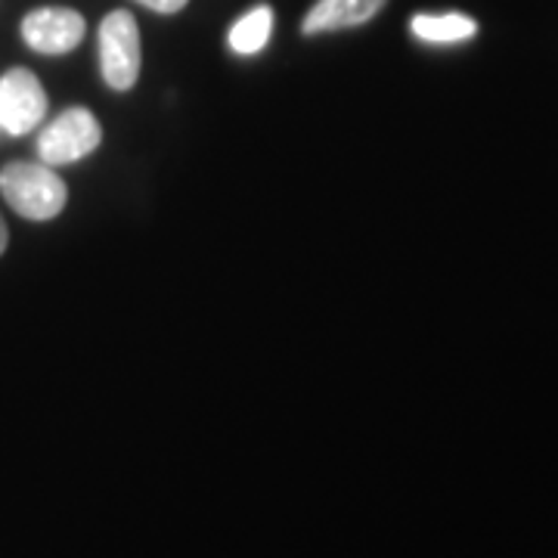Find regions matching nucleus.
Instances as JSON below:
<instances>
[{"mask_svg": "<svg viewBox=\"0 0 558 558\" xmlns=\"http://www.w3.org/2000/svg\"><path fill=\"white\" fill-rule=\"evenodd\" d=\"M7 242H10V233H7V223L0 218V255L7 252Z\"/></svg>", "mask_w": 558, "mask_h": 558, "instance_id": "9d476101", "label": "nucleus"}, {"mask_svg": "<svg viewBox=\"0 0 558 558\" xmlns=\"http://www.w3.org/2000/svg\"><path fill=\"white\" fill-rule=\"evenodd\" d=\"M270 32H274V10L270 7H255L252 13H245L230 28V47L242 57H252V53L264 50V44L270 40Z\"/></svg>", "mask_w": 558, "mask_h": 558, "instance_id": "6e6552de", "label": "nucleus"}, {"mask_svg": "<svg viewBox=\"0 0 558 558\" xmlns=\"http://www.w3.org/2000/svg\"><path fill=\"white\" fill-rule=\"evenodd\" d=\"M143 7H149V10H156V13H180L190 0H137Z\"/></svg>", "mask_w": 558, "mask_h": 558, "instance_id": "1a4fd4ad", "label": "nucleus"}, {"mask_svg": "<svg viewBox=\"0 0 558 558\" xmlns=\"http://www.w3.org/2000/svg\"><path fill=\"white\" fill-rule=\"evenodd\" d=\"M87 32L84 16L69 10V7H40L22 20V38L32 50L47 53V57H62L75 50Z\"/></svg>", "mask_w": 558, "mask_h": 558, "instance_id": "39448f33", "label": "nucleus"}, {"mask_svg": "<svg viewBox=\"0 0 558 558\" xmlns=\"http://www.w3.org/2000/svg\"><path fill=\"white\" fill-rule=\"evenodd\" d=\"M0 193L16 215L28 220L57 218L69 199V190L57 171L32 161H10L0 171Z\"/></svg>", "mask_w": 558, "mask_h": 558, "instance_id": "f257e3e1", "label": "nucleus"}, {"mask_svg": "<svg viewBox=\"0 0 558 558\" xmlns=\"http://www.w3.org/2000/svg\"><path fill=\"white\" fill-rule=\"evenodd\" d=\"M388 0H317L314 10L304 16V35H319V32H339L351 25L369 22Z\"/></svg>", "mask_w": 558, "mask_h": 558, "instance_id": "423d86ee", "label": "nucleus"}, {"mask_svg": "<svg viewBox=\"0 0 558 558\" xmlns=\"http://www.w3.org/2000/svg\"><path fill=\"white\" fill-rule=\"evenodd\" d=\"M413 35L428 44H457V40H469L478 25L475 20L462 16V13H444V16H413Z\"/></svg>", "mask_w": 558, "mask_h": 558, "instance_id": "0eeeda50", "label": "nucleus"}, {"mask_svg": "<svg viewBox=\"0 0 558 558\" xmlns=\"http://www.w3.org/2000/svg\"><path fill=\"white\" fill-rule=\"evenodd\" d=\"M102 131L100 121L84 106L65 109L60 119L53 121L38 137V156L44 165H72V161L90 156L100 146Z\"/></svg>", "mask_w": 558, "mask_h": 558, "instance_id": "7ed1b4c3", "label": "nucleus"}, {"mask_svg": "<svg viewBox=\"0 0 558 558\" xmlns=\"http://www.w3.org/2000/svg\"><path fill=\"white\" fill-rule=\"evenodd\" d=\"M47 116V94L35 72L10 69L0 78V131L22 137L35 131Z\"/></svg>", "mask_w": 558, "mask_h": 558, "instance_id": "20e7f679", "label": "nucleus"}, {"mask_svg": "<svg viewBox=\"0 0 558 558\" xmlns=\"http://www.w3.org/2000/svg\"><path fill=\"white\" fill-rule=\"evenodd\" d=\"M140 28L128 10L109 13L100 25V69L112 90H131L140 78Z\"/></svg>", "mask_w": 558, "mask_h": 558, "instance_id": "f03ea898", "label": "nucleus"}]
</instances>
